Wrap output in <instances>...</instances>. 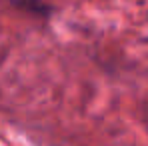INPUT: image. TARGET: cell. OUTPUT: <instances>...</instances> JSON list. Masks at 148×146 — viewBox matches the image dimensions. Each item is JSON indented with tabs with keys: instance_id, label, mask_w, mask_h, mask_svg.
<instances>
[{
	"instance_id": "6da1fadb",
	"label": "cell",
	"mask_w": 148,
	"mask_h": 146,
	"mask_svg": "<svg viewBox=\"0 0 148 146\" xmlns=\"http://www.w3.org/2000/svg\"><path fill=\"white\" fill-rule=\"evenodd\" d=\"M16 6H20V8H24L28 12H34V14H48V8L42 4V2H38V0H12Z\"/></svg>"
}]
</instances>
